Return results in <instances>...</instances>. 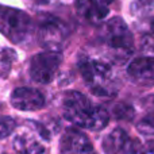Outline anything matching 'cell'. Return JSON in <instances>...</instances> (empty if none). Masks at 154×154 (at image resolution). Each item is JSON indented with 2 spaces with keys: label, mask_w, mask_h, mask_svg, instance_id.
<instances>
[{
  "label": "cell",
  "mask_w": 154,
  "mask_h": 154,
  "mask_svg": "<svg viewBox=\"0 0 154 154\" xmlns=\"http://www.w3.org/2000/svg\"><path fill=\"white\" fill-rule=\"evenodd\" d=\"M64 115L79 128L97 131L108 125V112L101 106H95L87 96L77 91H69L62 99Z\"/></svg>",
  "instance_id": "1"
},
{
  "label": "cell",
  "mask_w": 154,
  "mask_h": 154,
  "mask_svg": "<svg viewBox=\"0 0 154 154\" xmlns=\"http://www.w3.org/2000/svg\"><path fill=\"white\" fill-rule=\"evenodd\" d=\"M84 81L95 95L112 96L116 92V82L109 64L95 58H85L79 65Z\"/></svg>",
  "instance_id": "2"
},
{
  "label": "cell",
  "mask_w": 154,
  "mask_h": 154,
  "mask_svg": "<svg viewBox=\"0 0 154 154\" xmlns=\"http://www.w3.org/2000/svg\"><path fill=\"white\" fill-rule=\"evenodd\" d=\"M0 31L14 43L22 45L31 37L34 26L26 12L0 5Z\"/></svg>",
  "instance_id": "3"
},
{
  "label": "cell",
  "mask_w": 154,
  "mask_h": 154,
  "mask_svg": "<svg viewBox=\"0 0 154 154\" xmlns=\"http://www.w3.org/2000/svg\"><path fill=\"white\" fill-rule=\"evenodd\" d=\"M49 141V134L42 125L27 122L26 126L16 131L14 137V147L20 154H45L43 142Z\"/></svg>",
  "instance_id": "4"
},
{
  "label": "cell",
  "mask_w": 154,
  "mask_h": 154,
  "mask_svg": "<svg viewBox=\"0 0 154 154\" xmlns=\"http://www.w3.org/2000/svg\"><path fill=\"white\" fill-rule=\"evenodd\" d=\"M62 62V54L60 51L46 50L35 54L30 61V77L38 84H49L57 75Z\"/></svg>",
  "instance_id": "5"
},
{
  "label": "cell",
  "mask_w": 154,
  "mask_h": 154,
  "mask_svg": "<svg viewBox=\"0 0 154 154\" xmlns=\"http://www.w3.org/2000/svg\"><path fill=\"white\" fill-rule=\"evenodd\" d=\"M103 41L107 46L118 51L130 53L133 50V34L120 18H112L103 29Z\"/></svg>",
  "instance_id": "6"
},
{
  "label": "cell",
  "mask_w": 154,
  "mask_h": 154,
  "mask_svg": "<svg viewBox=\"0 0 154 154\" xmlns=\"http://www.w3.org/2000/svg\"><path fill=\"white\" fill-rule=\"evenodd\" d=\"M68 35L66 26L62 20L53 16L45 18L39 24L38 41L48 50L60 51Z\"/></svg>",
  "instance_id": "7"
},
{
  "label": "cell",
  "mask_w": 154,
  "mask_h": 154,
  "mask_svg": "<svg viewBox=\"0 0 154 154\" xmlns=\"http://www.w3.org/2000/svg\"><path fill=\"white\" fill-rule=\"evenodd\" d=\"M60 154H97L82 131L69 128L60 141Z\"/></svg>",
  "instance_id": "8"
},
{
  "label": "cell",
  "mask_w": 154,
  "mask_h": 154,
  "mask_svg": "<svg viewBox=\"0 0 154 154\" xmlns=\"http://www.w3.org/2000/svg\"><path fill=\"white\" fill-rule=\"evenodd\" d=\"M138 143V139L131 138L123 128H115L106 135L101 147L106 154H131Z\"/></svg>",
  "instance_id": "9"
},
{
  "label": "cell",
  "mask_w": 154,
  "mask_h": 154,
  "mask_svg": "<svg viewBox=\"0 0 154 154\" xmlns=\"http://www.w3.org/2000/svg\"><path fill=\"white\" fill-rule=\"evenodd\" d=\"M11 104L19 111H38L45 106V96L34 88L20 87L11 95Z\"/></svg>",
  "instance_id": "10"
},
{
  "label": "cell",
  "mask_w": 154,
  "mask_h": 154,
  "mask_svg": "<svg viewBox=\"0 0 154 154\" xmlns=\"http://www.w3.org/2000/svg\"><path fill=\"white\" fill-rule=\"evenodd\" d=\"M127 75L142 87L154 85V57H138L127 66Z\"/></svg>",
  "instance_id": "11"
},
{
  "label": "cell",
  "mask_w": 154,
  "mask_h": 154,
  "mask_svg": "<svg viewBox=\"0 0 154 154\" xmlns=\"http://www.w3.org/2000/svg\"><path fill=\"white\" fill-rule=\"evenodd\" d=\"M76 10L85 20L91 23H99L107 18L109 10L107 5L97 3L96 0H76Z\"/></svg>",
  "instance_id": "12"
},
{
  "label": "cell",
  "mask_w": 154,
  "mask_h": 154,
  "mask_svg": "<svg viewBox=\"0 0 154 154\" xmlns=\"http://www.w3.org/2000/svg\"><path fill=\"white\" fill-rule=\"evenodd\" d=\"M15 60L16 54L12 49H2L0 50V77L2 79L8 76Z\"/></svg>",
  "instance_id": "13"
},
{
  "label": "cell",
  "mask_w": 154,
  "mask_h": 154,
  "mask_svg": "<svg viewBox=\"0 0 154 154\" xmlns=\"http://www.w3.org/2000/svg\"><path fill=\"white\" fill-rule=\"evenodd\" d=\"M16 127L15 119L11 116H0V139L7 138Z\"/></svg>",
  "instance_id": "14"
},
{
  "label": "cell",
  "mask_w": 154,
  "mask_h": 154,
  "mask_svg": "<svg viewBox=\"0 0 154 154\" xmlns=\"http://www.w3.org/2000/svg\"><path fill=\"white\" fill-rule=\"evenodd\" d=\"M137 128L145 135H154V112L142 118L137 125Z\"/></svg>",
  "instance_id": "15"
},
{
  "label": "cell",
  "mask_w": 154,
  "mask_h": 154,
  "mask_svg": "<svg viewBox=\"0 0 154 154\" xmlns=\"http://www.w3.org/2000/svg\"><path fill=\"white\" fill-rule=\"evenodd\" d=\"M114 114L118 119L123 120H130L134 118V109L133 107L127 106V104H119L114 108Z\"/></svg>",
  "instance_id": "16"
},
{
  "label": "cell",
  "mask_w": 154,
  "mask_h": 154,
  "mask_svg": "<svg viewBox=\"0 0 154 154\" xmlns=\"http://www.w3.org/2000/svg\"><path fill=\"white\" fill-rule=\"evenodd\" d=\"M154 10V0H135L133 11L135 12H147Z\"/></svg>",
  "instance_id": "17"
},
{
  "label": "cell",
  "mask_w": 154,
  "mask_h": 154,
  "mask_svg": "<svg viewBox=\"0 0 154 154\" xmlns=\"http://www.w3.org/2000/svg\"><path fill=\"white\" fill-rule=\"evenodd\" d=\"M131 154H154V145L153 143L142 145L141 142H139Z\"/></svg>",
  "instance_id": "18"
},
{
  "label": "cell",
  "mask_w": 154,
  "mask_h": 154,
  "mask_svg": "<svg viewBox=\"0 0 154 154\" xmlns=\"http://www.w3.org/2000/svg\"><path fill=\"white\" fill-rule=\"evenodd\" d=\"M96 2L100 3V4H103V5H107V7H108V4H109V3H112L114 0H96Z\"/></svg>",
  "instance_id": "19"
},
{
  "label": "cell",
  "mask_w": 154,
  "mask_h": 154,
  "mask_svg": "<svg viewBox=\"0 0 154 154\" xmlns=\"http://www.w3.org/2000/svg\"><path fill=\"white\" fill-rule=\"evenodd\" d=\"M150 32H152V34H154V16H153V19L152 20H150Z\"/></svg>",
  "instance_id": "20"
},
{
  "label": "cell",
  "mask_w": 154,
  "mask_h": 154,
  "mask_svg": "<svg viewBox=\"0 0 154 154\" xmlns=\"http://www.w3.org/2000/svg\"><path fill=\"white\" fill-rule=\"evenodd\" d=\"M150 99H152V104H154V96H152Z\"/></svg>",
  "instance_id": "21"
}]
</instances>
